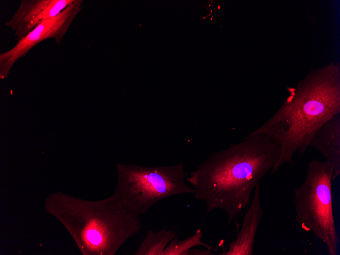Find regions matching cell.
Instances as JSON below:
<instances>
[{"label":"cell","instance_id":"10","mask_svg":"<svg viewBox=\"0 0 340 255\" xmlns=\"http://www.w3.org/2000/svg\"><path fill=\"white\" fill-rule=\"evenodd\" d=\"M203 237V234L200 228L194 234L183 240L175 237L167 245L162 255H188L190 249L196 246L212 249V246L202 241Z\"/></svg>","mask_w":340,"mask_h":255},{"label":"cell","instance_id":"3","mask_svg":"<svg viewBox=\"0 0 340 255\" xmlns=\"http://www.w3.org/2000/svg\"><path fill=\"white\" fill-rule=\"evenodd\" d=\"M117 170L114 195L125 209L139 216L161 200L195 191L185 182L189 173L185 171L183 163L155 166L118 164Z\"/></svg>","mask_w":340,"mask_h":255},{"label":"cell","instance_id":"6","mask_svg":"<svg viewBox=\"0 0 340 255\" xmlns=\"http://www.w3.org/2000/svg\"><path fill=\"white\" fill-rule=\"evenodd\" d=\"M75 0H22L12 17L6 23L12 29L17 41L34 28L59 15Z\"/></svg>","mask_w":340,"mask_h":255},{"label":"cell","instance_id":"4","mask_svg":"<svg viewBox=\"0 0 340 255\" xmlns=\"http://www.w3.org/2000/svg\"><path fill=\"white\" fill-rule=\"evenodd\" d=\"M333 165L326 160H310L304 181L294 190L293 204L296 221L325 244L329 254L337 255L339 238L333 212Z\"/></svg>","mask_w":340,"mask_h":255},{"label":"cell","instance_id":"11","mask_svg":"<svg viewBox=\"0 0 340 255\" xmlns=\"http://www.w3.org/2000/svg\"><path fill=\"white\" fill-rule=\"evenodd\" d=\"M211 250L205 247V248H191L189 251L188 255H214L215 254L211 252Z\"/></svg>","mask_w":340,"mask_h":255},{"label":"cell","instance_id":"9","mask_svg":"<svg viewBox=\"0 0 340 255\" xmlns=\"http://www.w3.org/2000/svg\"><path fill=\"white\" fill-rule=\"evenodd\" d=\"M175 237L176 232L166 229L158 232L149 230L134 254L162 255L167 245Z\"/></svg>","mask_w":340,"mask_h":255},{"label":"cell","instance_id":"5","mask_svg":"<svg viewBox=\"0 0 340 255\" xmlns=\"http://www.w3.org/2000/svg\"><path fill=\"white\" fill-rule=\"evenodd\" d=\"M81 1H75L57 16L49 19L34 28L11 49L0 54V76H8L12 66L41 41L53 38L59 44L80 11Z\"/></svg>","mask_w":340,"mask_h":255},{"label":"cell","instance_id":"8","mask_svg":"<svg viewBox=\"0 0 340 255\" xmlns=\"http://www.w3.org/2000/svg\"><path fill=\"white\" fill-rule=\"evenodd\" d=\"M309 146L317 149L333 166L332 180L340 175V114L323 124Z\"/></svg>","mask_w":340,"mask_h":255},{"label":"cell","instance_id":"1","mask_svg":"<svg viewBox=\"0 0 340 255\" xmlns=\"http://www.w3.org/2000/svg\"><path fill=\"white\" fill-rule=\"evenodd\" d=\"M280 152L279 143L268 135L245 136L241 141L210 154L186 180L207 212L221 210L231 223L248 205L252 191L273 168Z\"/></svg>","mask_w":340,"mask_h":255},{"label":"cell","instance_id":"7","mask_svg":"<svg viewBox=\"0 0 340 255\" xmlns=\"http://www.w3.org/2000/svg\"><path fill=\"white\" fill-rule=\"evenodd\" d=\"M260 182L255 188L251 203L246 210L236 237L229 244L228 250L221 255H252L256 232L264 212L262 207Z\"/></svg>","mask_w":340,"mask_h":255},{"label":"cell","instance_id":"2","mask_svg":"<svg viewBox=\"0 0 340 255\" xmlns=\"http://www.w3.org/2000/svg\"><path fill=\"white\" fill-rule=\"evenodd\" d=\"M289 93L278 110L260 127L246 136L265 134L281 147L273 174L284 164H293L294 154L300 157L320 127L340 114V65L332 62L312 69Z\"/></svg>","mask_w":340,"mask_h":255}]
</instances>
